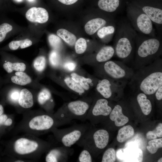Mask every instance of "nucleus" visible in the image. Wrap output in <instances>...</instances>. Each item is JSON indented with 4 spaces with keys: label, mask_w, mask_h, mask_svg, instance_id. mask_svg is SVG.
<instances>
[{
    "label": "nucleus",
    "mask_w": 162,
    "mask_h": 162,
    "mask_svg": "<svg viewBox=\"0 0 162 162\" xmlns=\"http://www.w3.org/2000/svg\"><path fill=\"white\" fill-rule=\"evenodd\" d=\"M129 84L131 89L146 94H154L162 86V59L160 57L134 73Z\"/></svg>",
    "instance_id": "nucleus-1"
},
{
    "label": "nucleus",
    "mask_w": 162,
    "mask_h": 162,
    "mask_svg": "<svg viewBox=\"0 0 162 162\" xmlns=\"http://www.w3.org/2000/svg\"><path fill=\"white\" fill-rule=\"evenodd\" d=\"M134 66L136 70L148 65L162 54L161 38L151 37L137 33Z\"/></svg>",
    "instance_id": "nucleus-2"
},
{
    "label": "nucleus",
    "mask_w": 162,
    "mask_h": 162,
    "mask_svg": "<svg viewBox=\"0 0 162 162\" xmlns=\"http://www.w3.org/2000/svg\"><path fill=\"white\" fill-rule=\"evenodd\" d=\"M137 33L131 24L122 20L116 26L115 34V55L126 62L132 57L134 50Z\"/></svg>",
    "instance_id": "nucleus-3"
},
{
    "label": "nucleus",
    "mask_w": 162,
    "mask_h": 162,
    "mask_svg": "<svg viewBox=\"0 0 162 162\" xmlns=\"http://www.w3.org/2000/svg\"><path fill=\"white\" fill-rule=\"evenodd\" d=\"M48 142L30 135L16 138L13 141V154L19 158H33L38 154L40 156L51 147Z\"/></svg>",
    "instance_id": "nucleus-4"
},
{
    "label": "nucleus",
    "mask_w": 162,
    "mask_h": 162,
    "mask_svg": "<svg viewBox=\"0 0 162 162\" xmlns=\"http://www.w3.org/2000/svg\"><path fill=\"white\" fill-rule=\"evenodd\" d=\"M90 108L89 102L85 100L73 101L60 108L53 115L66 124L75 119L83 122L86 120V116Z\"/></svg>",
    "instance_id": "nucleus-5"
},
{
    "label": "nucleus",
    "mask_w": 162,
    "mask_h": 162,
    "mask_svg": "<svg viewBox=\"0 0 162 162\" xmlns=\"http://www.w3.org/2000/svg\"><path fill=\"white\" fill-rule=\"evenodd\" d=\"M109 139V134L107 130L99 129L93 131L91 126L76 144L88 150L92 156L95 154L97 149L102 150L106 146Z\"/></svg>",
    "instance_id": "nucleus-6"
},
{
    "label": "nucleus",
    "mask_w": 162,
    "mask_h": 162,
    "mask_svg": "<svg viewBox=\"0 0 162 162\" xmlns=\"http://www.w3.org/2000/svg\"><path fill=\"white\" fill-rule=\"evenodd\" d=\"M89 123L76 124L67 128L51 130L56 139L64 146L70 147L76 144L90 127Z\"/></svg>",
    "instance_id": "nucleus-7"
},
{
    "label": "nucleus",
    "mask_w": 162,
    "mask_h": 162,
    "mask_svg": "<svg viewBox=\"0 0 162 162\" xmlns=\"http://www.w3.org/2000/svg\"><path fill=\"white\" fill-rule=\"evenodd\" d=\"M127 15L131 26L138 33L151 37H157L152 22L139 8L129 7Z\"/></svg>",
    "instance_id": "nucleus-8"
},
{
    "label": "nucleus",
    "mask_w": 162,
    "mask_h": 162,
    "mask_svg": "<svg viewBox=\"0 0 162 162\" xmlns=\"http://www.w3.org/2000/svg\"><path fill=\"white\" fill-rule=\"evenodd\" d=\"M65 124L57 118L53 114L43 113L31 118L26 123V127L27 129L32 132L42 133L51 131L54 128Z\"/></svg>",
    "instance_id": "nucleus-9"
},
{
    "label": "nucleus",
    "mask_w": 162,
    "mask_h": 162,
    "mask_svg": "<svg viewBox=\"0 0 162 162\" xmlns=\"http://www.w3.org/2000/svg\"><path fill=\"white\" fill-rule=\"evenodd\" d=\"M102 73L108 78L115 80H130L134 72L133 69L123 62L110 60L104 62L101 66Z\"/></svg>",
    "instance_id": "nucleus-10"
},
{
    "label": "nucleus",
    "mask_w": 162,
    "mask_h": 162,
    "mask_svg": "<svg viewBox=\"0 0 162 162\" xmlns=\"http://www.w3.org/2000/svg\"><path fill=\"white\" fill-rule=\"evenodd\" d=\"M128 80L103 78L97 84L96 89L104 98H111L114 95L122 94Z\"/></svg>",
    "instance_id": "nucleus-11"
},
{
    "label": "nucleus",
    "mask_w": 162,
    "mask_h": 162,
    "mask_svg": "<svg viewBox=\"0 0 162 162\" xmlns=\"http://www.w3.org/2000/svg\"><path fill=\"white\" fill-rule=\"evenodd\" d=\"M112 110V108L109 105L108 101L106 99H98L90 107L86 116V120L89 121L91 125L93 124L97 118L108 116Z\"/></svg>",
    "instance_id": "nucleus-12"
},
{
    "label": "nucleus",
    "mask_w": 162,
    "mask_h": 162,
    "mask_svg": "<svg viewBox=\"0 0 162 162\" xmlns=\"http://www.w3.org/2000/svg\"><path fill=\"white\" fill-rule=\"evenodd\" d=\"M51 148L47 151L45 158L46 162H66L74 152L73 150L70 147L63 146Z\"/></svg>",
    "instance_id": "nucleus-13"
},
{
    "label": "nucleus",
    "mask_w": 162,
    "mask_h": 162,
    "mask_svg": "<svg viewBox=\"0 0 162 162\" xmlns=\"http://www.w3.org/2000/svg\"><path fill=\"white\" fill-rule=\"evenodd\" d=\"M26 17L31 22L43 23L48 21L49 16L47 11L45 8L33 7L27 11Z\"/></svg>",
    "instance_id": "nucleus-14"
},
{
    "label": "nucleus",
    "mask_w": 162,
    "mask_h": 162,
    "mask_svg": "<svg viewBox=\"0 0 162 162\" xmlns=\"http://www.w3.org/2000/svg\"><path fill=\"white\" fill-rule=\"evenodd\" d=\"M120 156L118 158L123 161L141 162L143 159V153L141 150L136 147H128L121 149Z\"/></svg>",
    "instance_id": "nucleus-15"
},
{
    "label": "nucleus",
    "mask_w": 162,
    "mask_h": 162,
    "mask_svg": "<svg viewBox=\"0 0 162 162\" xmlns=\"http://www.w3.org/2000/svg\"><path fill=\"white\" fill-rule=\"evenodd\" d=\"M110 24L116 23L115 20H106L105 18L97 17L88 21L85 26V30L88 34H94L103 27Z\"/></svg>",
    "instance_id": "nucleus-16"
},
{
    "label": "nucleus",
    "mask_w": 162,
    "mask_h": 162,
    "mask_svg": "<svg viewBox=\"0 0 162 162\" xmlns=\"http://www.w3.org/2000/svg\"><path fill=\"white\" fill-rule=\"evenodd\" d=\"M2 55L1 64L4 70L8 74L14 71H24L26 68V64L23 62H13L8 60L5 54L0 51Z\"/></svg>",
    "instance_id": "nucleus-17"
},
{
    "label": "nucleus",
    "mask_w": 162,
    "mask_h": 162,
    "mask_svg": "<svg viewBox=\"0 0 162 162\" xmlns=\"http://www.w3.org/2000/svg\"><path fill=\"white\" fill-rule=\"evenodd\" d=\"M109 118L114 122L115 125L117 127L122 126L129 121L128 118L123 114L122 106L119 104L116 105L112 110L109 114Z\"/></svg>",
    "instance_id": "nucleus-18"
},
{
    "label": "nucleus",
    "mask_w": 162,
    "mask_h": 162,
    "mask_svg": "<svg viewBox=\"0 0 162 162\" xmlns=\"http://www.w3.org/2000/svg\"><path fill=\"white\" fill-rule=\"evenodd\" d=\"M8 75L3 81V83L10 80L13 83L20 86H24L30 84L32 82L31 77L24 71H17L13 75Z\"/></svg>",
    "instance_id": "nucleus-19"
},
{
    "label": "nucleus",
    "mask_w": 162,
    "mask_h": 162,
    "mask_svg": "<svg viewBox=\"0 0 162 162\" xmlns=\"http://www.w3.org/2000/svg\"><path fill=\"white\" fill-rule=\"evenodd\" d=\"M136 100L142 112L145 115H149L152 109L151 101L148 97V95L143 93L136 91Z\"/></svg>",
    "instance_id": "nucleus-20"
},
{
    "label": "nucleus",
    "mask_w": 162,
    "mask_h": 162,
    "mask_svg": "<svg viewBox=\"0 0 162 162\" xmlns=\"http://www.w3.org/2000/svg\"><path fill=\"white\" fill-rule=\"evenodd\" d=\"M34 103V98L32 92L26 88L21 89L18 99L19 105L23 108L28 109L32 107Z\"/></svg>",
    "instance_id": "nucleus-21"
},
{
    "label": "nucleus",
    "mask_w": 162,
    "mask_h": 162,
    "mask_svg": "<svg viewBox=\"0 0 162 162\" xmlns=\"http://www.w3.org/2000/svg\"><path fill=\"white\" fill-rule=\"evenodd\" d=\"M98 4L101 10L115 15L117 14L120 0H99Z\"/></svg>",
    "instance_id": "nucleus-22"
},
{
    "label": "nucleus",
    "mask_w": 162,
    "mask_h": 162,
    "mask_svg": "<svg viewBox=\"0 0 162 162\" xmlns=\"http://www.w3.org/2000/svg\"><path fill=\"white\" fill-rule=\"evenodd\" d=\"M114 54L115 50L113 47L110 46H105L98 52L95 59L98 62H104L110 60Z\"/></svg>",
    "instance_id": "nucleus-23"
},
{
    "label": "nucleus",
    "mask_w": 162,
    "mask_h": 162,
    "mask_svg": "<svg viewBox=\"0 0 162 162\" xmlns=\"http://www.w3.org/2000/svg\"><path fill=\"white\" fill-rule=\"evenodd\" d=\"M134 128L130 125L125 126L120 129L118 131L117 140L120 142H124L132 137L134 134Z\"/></svg>",
    "instance_id": "nucleus-24"
},
{
    "label": "nucleus",
    "mask_w": 162,
    "mask_h": 162,
    "mask_svg": "<svg viewBox=\"0 0 162 162\" xmlns=\"http://www.w3.org/2000/svg\"><path fill=\"white\" fill-rule=\"evenodd\" d=\"M56 33L59 37L69 45L73 46L75 45L76 38L74 34L63 28L58 29Z\"/></svg>",
    "instance_id": "nucleus-25"
},
{
    "label": "nucleus",
    "mask_w": 162,
    "mask_h": 162,
    "mask_svg": "<svg viewBox=\"0 0 162 162\" xmlns=\"http://www.w3.org/2000/svg\"><path fill=\"white\" fill-rule=\"evenodd\" d=\"M116 24H110L105 26L97 32L98 37L100 39H103L106 36H112L115 34L116 29Z\"/></svg>",
    "instance_id": "nucleus-26"
},
{
    "label": "nucleus",
    "mask_w": 162,
    "mask_h": 162,
    "mask_svg": "<svg viewBox=\"0 0 162 162\" xmlns=\"http://www.w3.org/2000/svg\"><path fill=\"white\" fill-rule=\"evenodd\" d=\"M32 44V41L28 39L13 40L9 43L8 47L10 50H17L19 48L23 49L28 47L31 46Z\"/></svg>",
    "instance_id": "nucleus-27"
},
{
    "label": "nucleus",
    "mask_w": 162,
    "mask_h": 162,
    "mask_svg": "<svg viewBox=\"0 0 162 162\" xmlns=\"http://www.w3.org/2000/svg\"><path fill=\"white\" fill-rule=\"evenodd\" d=\"M71 78L79 84L84 90H88L89 88V84L92 82V80L89 78H85L77 74L74 73L71 74Z\"/></svg>",
    "instance_id": "nucleus-28"
},
{
    "label": "nucleus",
    "mask_w": 162,
    "mask_h": 162,
    "mask_svg": "<svg viewBox=\"0 0 162 162\" xmlns=\"http://www.w3.org/2000/svg\"><path fill=\"white\" fill-rule=\"evenodd\" d=\"M64 81L67 86L75 92L80 94H81L84 93V89L71 78L67 77L64 79Z\"/></svg>",
    "instance_id": "nucleus-29"
},
{
    "label": "nucleus",
    "mask_w": 162,
    "mask_h": 162,
    "mask_svg": "<svg viewBox=\"0 0 162 162\" xmlns=\"http://www.w3.org/2000/svg\"><path fill=\"white\" fill-rule=\"evenodd\" d=\"M46 63L45 57L43 56H39L34 60L33 63V67L37 72H41L45 68Z\"/></svg>",
    "instance_id": "nucleus-30"
},
{
    "label": "nucleus",
    "mask_w": 162,
    "mask_h": 162,
    "mask_svg": "<svg viewBox=\"0 0 162 162\" xmlns=\"http://www.w3.org/2000/svg\"><path fill=\"white\" fill-rule=\"evenodd\" d=\"M3 89V90L7 92V98L9 101L12 103H18V99L21 90L17 88L9 90L7 87Z\"/></svg>",
    "instance_id": "nucleus-31"
},
{
    "label": "nucleus",
    "mask_w": 162,
    "mask_h": 162,
    "mask_svg": "<svg viewBox=\"0 0 162 162\" xmlns=\"http://www.w3.org/2000/svg\"><path fill=\"white\" fill-rule=\"evenodd\" d=\"M51 96V94L48 89L43 88L38 94L37 96L38 101L40 105H44L49 100Z\"/></svg>",
    "instance_id": "nucleus-32"
},
{
    "label": "nucleus",
    "mask_w": 162,
    "mask_h": 162,
    "mask_svg": "<svg viewBox=\"0 0 162 162\" xmlns=\"http://www.w3.org/2000/svg\"><path fill=\"white\" fill-rule=\"evenodd\" d=\"M148 146L146 147L149 152L155 153L158 149L162 147V138L152 140L148 142Z\"/></svg>",
    "instance_id": "nucleus-33"
},
{
    "label": "nucleus",
    "mask_w": 162,
    "mask_h": 162,
    "mask_svg": "<svg viewBox=\"0 0 162 162\" xmlns=\"http://www.w3.org/2000/svg\"><path fill=\"white\" fill-rule=\"evenodd\" d=\"M116 160L115 151L113 148L107 149L104 152L102 158V162H114Z\"/></svg>",
    "instance_id": "nucleus-34"
},
{
    "label": "nucleus",
    "mask_w": 162,
    "mask_h": 162,
    "mask_svg": "<svg viewBox=\"0 0 162 162\" xmlns=\"http://www.w3.org/2000/svg\"><path fill=\"white\" fill-rule=\"evenodd\" d=\"M75 45L76 52L77 54L83 53L86 50L87 43L86 40L83 38H80L77 40Z\"/></svg>",
    "instance_id": "nucleus-35"
},
{
    "label": "nucleus",
    "mask_w": 162,
    "mask_h": 162,
    "mask_svg": "<svg viewBox=\"0 0 162 162\" xmlns=\"http://www.w3.org/2000/svg\"><path fill=\"white\" fill-rule=\"evenodd\" d=\"M93 161L92 156L87 149L83 148L80 153L77 160L79 162H92Z\"/></svg>",
    "instance_id": "nucleus-36"
},
{
    "label": "nucleus",
    "mask_w": 162,
    "mask_h": 162,
    "mask_svg": "<svg viewBox=\"0 0 162 162\" xmlns=\"http://www.w3.org/2000/svg\"><path fill=\"white\" fill-rule=\"evenodd\" d=\"M48 40L50 46L55 50L59 49L62 46L61 39L54 34L50 35L48 37Z\"/></svg>",
    "instance_id": "nucleus-37"
},
{
    "label": "nucleus",
    "mask_w": 162,
    "mask_h": 162,
    "mask_svg": "<svg viewBox=\"0 0 162 162\" xmlns=\"http://www.w3.org/2000/svg\"><path fill=\"white\" fill-rule=\"evenodd\" d=\"M60 55L56 50H52L49 56V61L50 64L53 67H57L59 64Z\"/></svg>",
    "instance_id": "nucleus-38"
},
{
    "label": "nucleus",
    "mask_w": 162,
    "mask_h": 162,
    "mask_svg": "<svg viewBox=\"0 0 162 162\" xmlns=\"http://www.w3.org/2000/svg\"><path fill=\"white\" fill-rule=\"evenodd\" d=\"M64 67L67 70L72 71L75 69L76 67V64L74 62H68L64 64Z\"/></svg>",
    "instance_id": "nucleus-39"
},
{
    "label": "nucleus",
    "mask_w": 162,
    "mask_h": 162,
    "mask_svg": "<svg viewBox=\"0 0 162 162\" xmlns=\"http://www.w3.org/2000/svg\"><path fill=\"white\" fill-rule=\"evenodd\" d=\"M157 136L158 137H162V124L160 123L157 126L155 129L153 130Z\"/></svg>",
    "instance_id": "nucleus-40"
},
{
    "label": "nucleus",
    "mask_w": 162,
    "mask_h": 162,
    "mask_svg": "<svg viewBox=\"0 0 162 162\" xmlns=\"http://www.w3.org/2000/svg\"><path fill=\"white\" fill-rule=\"evenodd\" d=\"M157 100L161 101L162 99V86H160L154 93Z\"/></svg>",
    "instance_id": "nucleus-41"
},
{
    "label": "nucleus",
    "mask_w": 162,
    "mask_h": 162,
    "mask_svg": "<svg viewBox=\"0 0 162 162\" xmlns=\"http://www.w3.org/2000/svg\"><path fill=\"white\" fill-rule=\"evenodd\" d=\"M146 138L149 140L156 139L157 136L153 131H148L146 134Z\"/></svg>",
    "instance_id": "nucleus-42"
},
{
    "label": "nucleus",
    "mask_w": 162,
    "mask_h": 162,
    "mask_svg": "<svg viewBox=\"0 0 162 162\" xmlns=\"http://www.w3.org/2000/svg\"><path fill=\"white\" fill-rule=\"evenodd\" d=\"M61 3L66 5H69L76 3L78 0H58Z\"/></svg>",
    "instance_id": "nucleus-43"
},
{
    "label": "nucleus",
    "mask_w": 162,
    "mask_h": 162,
    "mask_svg": "<svg viewBox=\"0 0 162 162\" xmlns=\"http://www.w3.org/2000/svg\"><path fill=\"white\" fill-rule=\"evenodd\" d=\"M8 118L7 115L2 114L0 116V126L4 125V123Z\"/></svg>",
    "instance_id": "nucleus-44"
},
{
    "label": "nucleus",
    "mask_w": 162,
    "mask_h": 162,
    "mask_svg": "<svg viewBox=\"0 0 162 162\" xmlns=\"http://www.w3.org/2000/svg\"><path fill=\"white\" fill-rule=\"evenodd\" d=\"M4 112V108L2 104H0V116L3 114Z\"/></svg>",
    "instance_id": "nucleus-45"
},
{
    "label": "nucleus",
    "mask_w": 162,
    "mask_h": 162,
    "mask_svg": "<svg viewBox=\"0 0 162 162\" xmlns=\"http://www.w3.org/2000/svg\"><path fill=\"white\" fill-rule=\"evenodd\" d=\"M3 83V81L0 78V89L1 88L2 84Z\"/></svg>",
    "instance_id": "nucleus-46"
},
{
    "label": "nucleus",
    "mask_w": 162,
    "mask_h": 162,
    "mask_svg": "<svg viewBox=\"0 0 162 162\" xmlns=\"http://www.w3.org/2000/svg\"><path fill=\"white\" fill-rule=\"evenodd\" d=\"M14 0L17 2H22L23 0Z\"/></svg>",
    "instance_id": "nucleus-47"
},
{
    "label": "nucleus",
    "mask_w": 162,
    "mask_h": 162,
    "mask_svg": "<svg viewBox=\"0 0 162 162\" xmlns=\"http://www.w3.org/2000/svg\"><path fill=\"white\" fill-rule=\"evenodd\" d=\"M158 162H162V158H160L158 161Z\"/></svg>",
    "instance_id": "nucleus-48"
},
{
    "label": "nucleus",
    "mask_w": 162,
    "mask_h": 162,
    "mask_svg": "<svg viewBox=\"0 0 162 162\" xmlns=\"http://www.w3.org/2000/svg\"><path fill=\"white\" fill-rule=\"evenodd\" d=\"M29 2H32L34 1V0H28Z\"/></svg>",
    "instance_id": "nucleus-49"
}]
</instances>
